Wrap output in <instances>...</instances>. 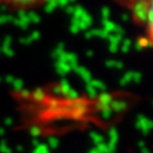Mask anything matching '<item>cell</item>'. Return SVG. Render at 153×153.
<instances>
[{
  "label": "cell",
  "mask_w": 153,
  "mask_h": 153,
  "mask_svg": "<svg viewBox=\"0 0 153 153\" xmlns=\"http://www.w3.org/2000/svg\"><path fill=\"white\" fill-rule=\"evenodd\" d=\"M117 3L123 5L127 10H129L135 21L140 23L143 28L151 30L152 22V1L153 0H116Z\"/></svg>",
  "instance_id": "obj_1"
},
{
  "label": "cell",
  "mask_w": 153,
  "mask_h": 153,
  "mask_svg": "<svg viewBox=\"0 0 153 153\" xmlns=\"http://www.w3.org/2000/svg\"><path fill=\"white\" fill-rule=\"evenodd\" d=\"M53 0H0V5L16 10H30L50 4Z\"/></svg>",
  "instance_id": "obj_2"
}]
</instances>
